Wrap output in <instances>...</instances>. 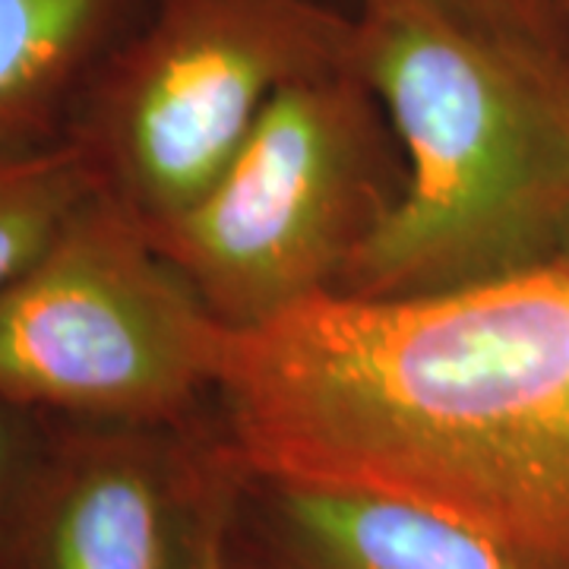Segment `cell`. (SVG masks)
I'll return each instance as SVG.
<instances>
[{"label":"cell","mask_w":569,"mask_h":569,"mask_svg":"<svg viewBox=\"0 0 569 569\" xmlns=\"http://www.w3.org/2000/svg\"><path fill=\"white\" fill-rule=\"evenodd\" d=\"M216 399L253 485L387 493L569 569V263L418 298L329 291L228 332Z\"/></svg>","instance_id":"6da1fadb"},{"label":"cell","mask_w":569,"mask_h":569,"mask_svg":"<svg viewBox=\"0 0 569 569\" xmlns=\"http://www.w3.org/2000/svg\"><path fill=\"white\" fill-rule=\"evenodd\" d=\"M355 70L408 168L336 295L418 298L553 260L569 212V61L437 0H358Z\"/></svg>","instance_id":"7a4b0ae2"},{"label":"cell","mask_w":569,"mask_h":569,"mask_svg":"<svg viewBox=\"0 0 569 569\" xmlns=\"http://www.w3.org/2000/svg\"><path fill=\"white\" fill-rule=\"evenodd\" d=\"M355 63V13L326 0H142L67 130L102 190L159 228L216 183L284 86Z\"/></svg>","instance_id":"3957f363"},{"label":"cell","mask_w":569,"mask_h":569,"mask_svg":"<svg viewBox=\"0 0 569 569\" xmlns=\"http://www.w3.org/2000/svg\"><path fill=\"white\" fill-rule=\"evenodd\" d=\"M383 108L355 63L284 86L193 206L146 228L228 332L336 291L387 216Z\"/></svg>","instance_id":"277c9868"},{"label":"cell","mask_w":569,"mask_h":569,"mask_svg":"<svg viewBox=\"0 0 569 569\" xmlns=\"http://www.w3.org/2000/svg\"><path fill=\"white\" fill-rule=\"evenodd\" d=\"M228 329L99 190L0 288V399L48 421L178 430L216 396Z\"/></svg>","instance_id":"5b68a950"},{"label":"cell","mask_w":569,"mask_h":569,"mask_svg":"<svg viewBox=\"0 0 569 569\" xmlns=\"http://www.w3.org/2000/svg\"><path fill=\"white\" fill-rule=\"evenodd\" d=\"M187 468L178 430L51 421L0 526V569H178Z\"/></svg>","instance_id":"8992f818"},{"label":"cell","mask_w":569,"mask_h":569,"mask_svg":"<svg viewBox=\"0 0 569 569\" xmlns=\"http://www.w3.org/2000/svg\"><path fill=\"white\" fill-rule=\"evenodd\" d=\"M288 569H531L440 509L370 490L260 485Z\"/></svg>","instance_id":"52a82bcc"},{"label":"cell","mask_w":569,"mask_h":569,"mask_svg":"<svg viewBox=\"0 0 569 569\" xmlns=\"http://www.w3.org/2000/svg\"><path fill=\"white\" fill-rule=\"evenodd\" d=\"M142 0H0V137L67 127L82 86Z\"/></svg>","instance_id":"ba28073f"},{"label":"cell","mask_w":569,"mask_h":569,"mask_svg":"<svg viewBox=\"0 0 569 569\" xmlns=\"http://www.w3.org/2000/svg\"><path fill=\"white\" fill-rule=\"evenodd\" d=\"M99 190L96 164L67 127L0 137V288L36 263Z\"/></svg>","instance_id":"9c48e42d"},{"label":"cell","mask_w":569,"mask_h":569,"mask_svg":"<svg viewBox=\"0 0 569 569\" xmlns=\"http://www.w3.org/2000/svg\"><path fill=\"white\" fill-rule=\"evenodd\" d=\"M244 481V471L222 443L206 452L203 447H190L178 569H238L231 538Z\"/></svg>","instance_id":"30bf717a"},{"label":"cell","mask_w":569,"mask_h":569,"mask_svg":"<svg viewBox=\"0 0 569 569\" xmlns=\"http://www.w3.org/2000/svg\"><path fill=\"white\" fill-rule=\"evenodd\" d=\"M456 17L488 29L493 36L519 41L526 48L545 51L569 61L557 0H437Z\"/></svg>","instance_id":"8fae6325"},{"label":"cell","mask_w":569,"mask_h":569,"mask_svg":"<svg viewBox=\"0 0 569 569\" xmlns=\"http://www.w3.org/2000/svg\"><path fill=\"white\" fill-rule=\"evenodd\" d=\"M51 440V421L22 411L0 399V526L36 475L44 447Z\"/></svg>","instance_id":"7c38bea8"},{"label":"cell","mask_w":569,"mask_h":569,"mask_svg":"<svg viewBox=\"0 0 569 569\" xmlns=\"http://www.w3.org/2000/svg\"><path fill=\"white\" fill-rule=\"evenodd\" d=\"M553 260L569 263V212L567 219H563V228H560V238H557V253H553Z\"/></svg>","instance_id":"4fadbf2b"},{"label":"cell","mask_w":569,"mask_h":569,"mask_svg":"<svg viewBox=\"0 0 569 569\" xmlns=\"http://www.w3.org/2000/svg\"><path fill=\"white\" fill-rule=\"evenodd\" d=\"M557 13H560V26H563V39L569 48V0H557Z\"/></svg>","instance_id":"5bb4252c"}]
</instances>
